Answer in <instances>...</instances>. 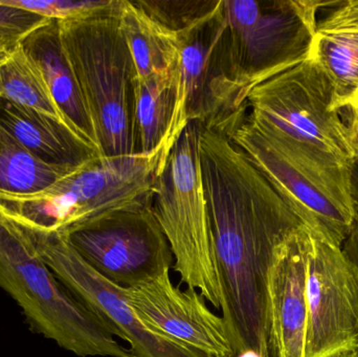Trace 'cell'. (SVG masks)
<instances>
[{
	"mask_svg": "<svg viewBox=\"0 0 358 357\" xmlns=\"http://www.w3.org/2000/svg\"><path fill=\"white\" fill-rule=\"evenodd\" d=\"M198 153L221 307L235 354L268 349L267 279L278 249L304 228L298 214L227 136L199 123Z\"/></svg>",
	"mask_w": 358,
	"mask_h": 357,
	"instance_id": "1",
	"label": "cell"
},
{
	"mask_svg": "<svg viewBox=\"0 0 358 357\" xmlns=\"http://www.w3.org/2000/svg\"><path fill=\"white\" fill-rule=\"evenodd\" d=\"M244 119L328 196L357 214L350 167L358 143L348 119L334 108L331 82L313 52L256 86Z\"/></svg>",
	"mask_w": 358,
	"mask_h": 357,
	"instance_id": "2",
	"label": "cell"
},
{
	"mask_svg": "<svg viewBox=\"0 0 358 357\" xmlns=\"http://www.w3.org/2000/svg\"><path fill=\"white\" fill-rule=\"evenodd\" d=\"M332 2L222 0L225 29L213 54L201 125L224 131L245 112L256 86L306 59L319 10Z\"/></svg>",
	"mask_w": 358,
	"mask_h": 357,
	"instance_id": "3",
	"label": "cell"
},
{
	"mask_svg": "<svg viewBox=\"0 0 358 357\" xmlns=\"http://www.w3.org/2000/svg\"><path fill=\"white\" fill-rule=\"evenodd\" d=\"M59 21L61 43L92 119L102 157L138 154L136 67L120 22V0Z\"/></svg>",
	"mask_w": 358,
	"mask_h": 357,
	"instance_id": "4",
	"label": "cell"
},
{
	"mask_svg": "<svg viewBox=\"0 0 358 357\" xmlns=\"http://www.w3.org/2000/svg\"><path fill=\"white\" fill-rule=\"evenodd\" d=\"M0 287L31 330L80 357H134L110 328L78 300L38 253L22 226L0 210Z\"/></svg>",
	"mask_w": 358,
	"mask_h": 357,
	"instance_id": "5",
	"label": "cell"
},
{
	"mask_svg": "<svg viewBox=\"0 0 358 357\" xmlns=\"http://www.w3.org/2000/svg\"><path fill=\"white\" fill-rule=\"evenodd\" d=\"M161 153L96 157L31 194L0 192V210L23 226L67 234L108 214L152 203Z\"/></svg>",
	"mask_w": 358,
	"mask_h": 357,
	"instance_id": "6",
	"label": "cell"
},
{
	"mask_svg": "<svg viewBox=\"0 0 358 357\" xmlns=\"http://www.w3.org/2000/svg\"><path fill=\"white\" fill-rule=\"evenodd\" d=\"M198 133L199 123L191 122L174 145L155 182L152 210L171 247L173 268L181 283L221 310L223 296L202 184Z\"/></svg>",
	"mask_w": 358,
	"mask_h": 357,
	"instance_id": "7",
	"label": "cell"
},
{
	"mask_svg": "<svg viewBox=\"0 0 358 357\" xmlns=\"http://www.w3.org/2000/svg\"><path fill=\"white\" fill-rule=\"evenodd\" d=\"M79 255L109 282L131 289L173 265L167 237L152 203L108 214L69 234Z\"/></svg>",
	"mask_w": 358,
	"mask_h": 357,
	"instance_id": "8",
	"label": "cell"
},
{
	"mask_svg": "<svg viewBox=\"0 0 358 357\" xmlns=\"http://www.w3.org/2000/svg\"><path fill=\"white\" fill-rule=\"evenodd\" d=\"M21 226L57 278L115 337L129 344L134 357H206L149 329L128 303L125 289L96 272L73 249L67 233Z\"/></svg>",
	"mask_w": 358,
	"mask_h": 357,
	"instance_id": "9",
	"label": "cell"
},
{
	"mask_svg": "<svg viewBox=\"0 0 358 357\" xmlns=\"http://www.w3.org/2000/svg\"><path fill=\"white\" fill-rule=\"evenodd\" d=\"M306 303L305 357L358 351V266L313 232Z\"/></svg>",
	"mask_w": 358,
	"mask_h": 357,
	"instance_id": "10",
	"label": "cell"
},
{
	"mask_svg": "<svg viewBox=\"0 0 358 357\" xmlns=\"http://www.w3.org/2000/svg\"><path fill=\"white\" fill-rule=\"evenodd\" d=\"M128 303L151 330L206 357H235L222 316L206 306L197 291H182L172 283L170 270L131 289Z\"/></svg>",
	"mask_w": 358,
	"mask_h": 357,
	"instance_id": "11",
	"label": "cell"
},
{
	"mask_svg": "<svg viewBox=\"0 0 358 357\" xmlns=\"http://www.w3.org/2000/svg\"><path fill=\"white\" fill-rule=\"evenodd\" d=\"M223 134L250 157L315 236L343 247L358 213L348 211L328 196L252 128L244 115Z\"/></svg>",
	"mask_w": 358,
	"mask_h": 357,
	"instance_id": "12",
	"label": "cell"
},
{
	"mask_svg": "<svg viewBox=\"0 0 358 357\" xmlns=\"http://www.w3.org/2000/svg\"><path fill=\"white\" fill-rule=\"evenodd\" d=\"M311 231L301 228L275 254L267 279L271 357H305Z\"/></svg>",
	"mask_w": 358,
	"mask_h": 357,
	"instance_id": "13",
	"label": "cell"
},
{
	"mask_svg": "<svg viewBox=\"0 0 358 357\" xmlns=\"http://www.w3.org/2000/svg\"><path fill=\"white\" fill-rule=\"evenodd\" d=\"M224 29L222 0H219L214 10L178 31V88L171 123L162 145L163 169L187 126L191 122H203L210 63Z\"/></svg>",
	"mask_w": 358,
	"mask_h": 357,
	"instance_id": "14",
	"label": "cell"
},
{
	"mask_svg": "<svg viewBox=\"0 0 358 357\" xmlns=\"http://www.w3.org/2000/svg\"><path fill=\"white\" fill-rule=\"evenodd\" d=\"M19 45L39 67L69 127L102 157L83 96L63 50L59 21L48 19L31 29Z\"/></svg>",
	"mask_w": 358,
	"mask_h": 357,
	"instance_id": "15",
	"label": "cell"
},
{
	"mask_svg": "<svg viewBox=\"0 0 358 357\" xmlns=\"http://www.w3.org/2000/svg\"><path fill=\"white\" fill-rule=\"evenodd\" d=\"M329 8L317 22L311 52L331 82L334 108L350 115L358 94V0Z\"/></svg>",
	"mask_w": 358,
	"mask_h": 357,
	"instance_id": "16",
	"label": "cell"
},
{
	"mask_svg": "<svg viewBox=\"0 0 358 357\" xmlns=\"http://www.w3.org/2000/svg\"><path fill=\"white\" fill-rule=\"evenodd\" d=\"M0 124L31 154L50 165L81 167L100 157L64 124L3 99Z\"/></svg>",
	"mask_w": 358,
	"mask_h": 357,
	"instance_id": "17",
	"label": "cell"
},
{
	"mask_svg": "<svg viewBox=\"0 0 358 357\" xmlns=\"http://www.w3.org/2000/svg\"><path fill=\"white\" fill-rule=\"evenodd\" d=\"M120 22L138 80L178 71V31L149 16L136 1L120 0Z\"/></svg>",
	"mask_w": 358,
	"mask_h": 357,
	"instance_id": "18",
	"label": "cell"
},
{
	"mask_svg": "<svg viewBox=\"0 0 358 357\" xmlns=\"http://www.w3.org/2000/svg\"><path fill=\"white\" fill-rule=\"evenodd\" d=\"M178 71L136 79V144L138 154L161 153L176 106Z\"/></svg>",
	"mask_w": 358,
	"mask_h": 357,
	"instance_id": "19",
	"label": "cell"
},
{
	"mask_svg": "<svg viewBox=\"0 0 358 357\" xmlns=\"http://www.w3.org/2000/svg\"><path fill=\"white\" fill-rule=\"evenodd\" d=\"M81 167L50 165L40 161L0 124V192H39Z\"/></svg>",
	"mask_w": 358,
	"mask_h": 357,
	"instance_id": "20",
	"label": "cell"
},
{
	"mask_svg": "<svg viewBox=\"0 0 358 357\" xmlns=\"http://www.w3.org/2000/svg\"><path fill=\"white\" fill-rule=\"evenodd\" d=\"M0 98L48 115L69 127L41 71L19 44L6 52L0 62Z\"/></svg>",
	"mask_w": 358,
	"mask_h": 357,
	"instance_id": "21",
	"label": "cell"
},
{
	"mask_svg": "<svg viewBox=\"0 0 358 357\" xmlns=\"http://www.w3.org/2000/svg\"><path fill=\"white\" fill-rule=\"evenodd\" d=\"M216 1H136L155 20L174 31H182L214 10Z\"/></svg>",
	"mask_w": 358,
	"mask_h": 357,
	"instance_id": "22",
	"label": "cell"
},
{
	"mask_svg": "<svg viewBox=\"0 0 358 357\" xmlns=\"http://www.w3.org/2000/svg\"><path fill=\"white\" fill-rule=\"evenodd\" d=\"M2 3L29 12L37 13L50 19L64 20L85 14L102 4L103 0H0Z\"/></svg>",
	"mask_w": 358,
	"mask_h": 357,
	"instance_id": "23",
	"label": "cell"
},
{
	"mask_svg": "<svg viewBox=\"0 0 358 357\" xmlns=\"http://www.w3.org/2000/svg\"><path fill=\"white\" fill-rule=\"evenodd\" d=\"M342 249L349 258L358 266V214L352 231L343 245Z\"/></svg>",
	"mask_w": 358,
	"mask_h": 357,
	"instance_id": "24",
	"label": "cell"
},
{
	"mask_svg": "<svg viewBox=\"0 0 358 357\" xmlns=\"http://www.w3.org/2000/svg\"><path fill=\"white\" fill-rule=\"evenodd\" d=\"M350 193L355 211L358 213V153L350 167Z\"/></svg>",
	"mask_w": 358,
	"mask_h": 357,
	"instance_id": "25",
	"label": "cell"
},
{
	"mask_svg": "<svg viewBox=\"0 0 358 357\" xmlns=\"http://www.w3.org/2000/svg\"><path fill=\"white\" fill-rule=\"evenodd\" d=\"M350 126L358 143V94L355 106H353L350 112Z\"/></svg>",
	"mask_w": 358,
	"mask_h": 357,
	"instance_id": "26",
	"label": "cell"
},
{
	"mask_svg": "<svg viewBox=\"0 0 358 357\" xmlns=\"http://www.w3.org/2000/svg\"><path fill=\"white\" fill-rule=\"evenodd\" d=\"M235 357H271V356H264L262 354H259L256 350L248 349L244 350V351L239 352V354H236Z\"/></svg>",
	"mask_w": 358,
	"mask_h": 357,
	"instance_id": "27",
	"label": "cell"
},
{
	"mask_svg": "<svg viewBox=\"0 0 358 357\" xmlns=\"http://www.w3.org/2000/svg\"><path fill=\"white\" fill-rule=\"evenodd\" d=\"M336 357H358V351L357 352H349V354H341Z\"/></svg>",
	"mask_w": 358,
	"mask_h": 357,
	"instance_id": "28",
	"label": "cell"
},
{
	"mask_svg": "<svg viewBox=\"0 0 358 357\" xmlns=\"http://www.w3.org/2000/svg\"><path fill=\"white\" fill-rule=\"evenodd\" d=\"M6 52H0V62H1L2 58H3L4 54H6ZM1 99V98H0Z\"/></svg>",
	"mask_w": 358,
	"mask_h": 357,
	"instance_id": "29",
	"label": "cell"
}]
</instances>
